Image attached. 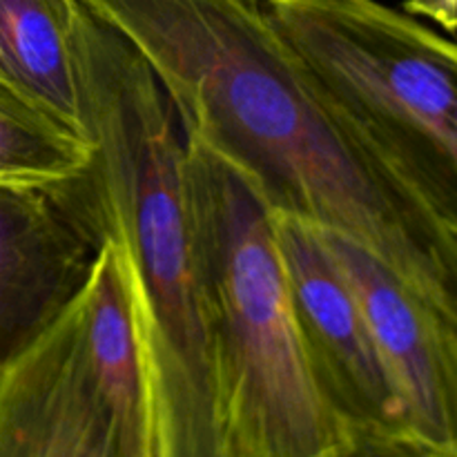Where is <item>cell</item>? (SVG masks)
<instances>
[{
  "label": "cell",
  "mask_w": 457,
  "mask_h": 457,
  "mask_svg": "<svg viewBox=\"0 0 457 457\" xmlns=\"http://www.w3.org/2000/svg\"><path fill=\"white\" fill-rule=\"evenodd\" d=\"M272 214L369 250L457 337V237L335 112L266 0H85Z\"/></svg>",
  "instance_id": "obj_1"
},
{
  "label": "cell",
  "mask_w": 457,
  "mask_h": 457,
  "mask_svg": "<svg viewBox=\"0 0 457 457\" xmlns=\"http://www.w3.org/2000/svg\"><path fill=\"white\" fill-rule=\"evenodd\" d=\"M76 62L92 172L141 317L154 457H235L219 406L181 120L141 54L87 3Z\"/></svg>",
  "instance_id": "obj_2"
},
{
  "label": "cell",
  "mask_w": 457,
  "mask_h": 457,
  "mask_svg": "<svg viewBox=\"0 0 457 457\" xmlns=\"http://www.w3.org/2000/svg\"><path fill=\"white\" fill-rule=\"evenodd\" d=\"M186 183L219 406L235 457H328L348 433L303 355L272 212L187 134Z\"/></svg>",
  "instance_id": "obj_3"
},
{
  "label": "cell",
  "mask_w": 457,
  "mask_h": 457,
  "mask_svg": "<svg viewBox=\"0 0 457 457\" xmlns=\"http://www.w3.org/2000/svg\"><path fill=\"white\" fill-rule=\"evenodd\" d=\"M339 116L457 237V40L379 0H266Z\"/></svg>",
  "instance_id": "obj_4"
},
{
  "label": "cell",
  "mask_w": 457,
  "mask_h": 457,
  "mask_svg": "<svg viewBox=\"0 0 457 457\" xmlns=\"http://www.w3.org/2000/svg\"><path fill=\"white\" fill-rule=\"evenodd\" d=\"M107 237L92 168L58 186H0V375L80 293Z\"/></svg>",
  "instance_id": "obj_5"
},
{
  "label": "cell",
  "mask_w": 457,
  "mask_h": 457,
  "mask_svg": "<svg viewBox=\"0 0 457 457\" xmlns=\"http://www.w3.org/2000/svg\"><path fill=\"white\" fill-rule=\"evenodd\" d=\"M272 221L303 355L326 404L348 436L409 440L364 308L328 245L308 223Z\"/></svg>",
  "instance_id": "obj_6"
},
{
  "label": "cell",
  "mask_w": 457,
  "mask_h": 457,
  "mask_svg": "<svg viewBox=\"0 0 457 457\" xmlns=\"http://www.w3.org/2000/svg\"><path fill=\"white\" fill-rule=\"evenodd\" d=\"M355 290L404 413L411 442L457 455V337L375 254L317 230Z\"/></svg>",
  "instance_id": "obj_7"
},
{
  "label": "cell",
  "mask_w": 457,
  "mask_h": 457,
  "mask_svg": "<svg viewBox=\"0 0 457 457\" xmlns=\"http://www.w3.org/2000/svg\"><path fill=\"white\" fill-rule=\"evenodd\" d=\"M79 295L0 375V457H120L85 357Z\"/></svg>",
  "instance_id": "obj_8"
},
{
  "label": "cell",
  "mask_w": 457,
  "mask_h": 457,
  "mask_svg": "<svg viewBox=\"0 0 457 457\" xmlns=\"http://www.w3.org/2000/svg\"><path fill=\"white\" fill-rule=\"evenodd\" d=\"M80 328L96 391L120 457H154V411L132 272L110 232L80 288Z\"/></svg>",
  "instance_id": "obj_9"
},
{
  "label": "cell",
  "mask_w": 457,
  "mask_h": 457,
  "mask_svg": "<svg viewBox=\"0 0 457 457\" xmlns=\"http://www.w3.org/2000/svg\"><path fill=\"white\" fill-rule=\"evenodd\" d=\"M83 0H0V80L87 137L76 31Z\"/></svg>",
  "instance_id": "obj_10"
},
{
  "label": "cell",
  "mask_w": 457,
  "mask_h": 457,
  "mask_svg": "<svg viewBox=\"0 0 457 457\" xmlns=\"http://www.w3.org/2000/svg\"><path fill=\"white\" fill-rule=\"evenodd\" d=\"M92 141L0 80V186L45 187L92 168Z\"/></svg>",
  "instance_id": "obj_11"
},
{
  "label": "cell",
  "mask_w": 457,
  "mask_h": 457,
  "mask_svg": "<svg viewBox=\"0 0 457 457\" xmlns=\"http://www.w3.org/2000/svg\"><path fill=\"white\" fill-rule=\"evenodd\" d=\"M424 446L409 440L375 436H348L346 442L328 457H436Z\"/></svg>",
  "instance_id": "obj_12"
},
{
  "label": "cell",
  "mask_w": 457,
  "mask_h": 457,
  "mask_svg": "<svg viewBox=\"0 0 457 457\" xmlns=\"http://www.w3.org/2000/svg\"><path fill=\"white\" fill-rule=\"evenodd\" d=\"M402 12L427 18L449 34H457V0H406Z\"/></svg>",
  "instance_id": "obj_13"
},
{
  "label": "cell",
  "mask_w": 457,
  "mask_h": 457,
  "mask_svg": "<svg viewBox=\"0 0 457 457\" xmlns=\"http://www.w3.org/2000/svg\"><path fill=\"white\" fill-rule=\"evenodd\" d=\"M436 457H457V455H436Z\"/></svg>",
  "instance_id": "obj_14"
}]
</instances>
